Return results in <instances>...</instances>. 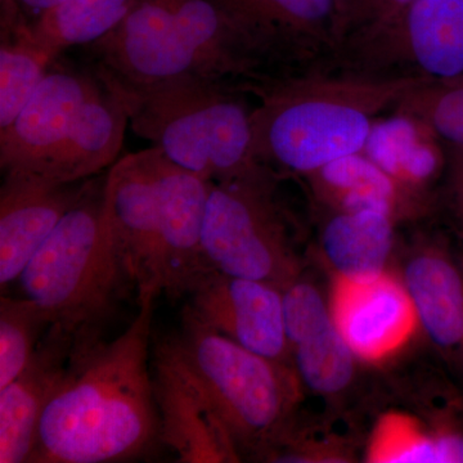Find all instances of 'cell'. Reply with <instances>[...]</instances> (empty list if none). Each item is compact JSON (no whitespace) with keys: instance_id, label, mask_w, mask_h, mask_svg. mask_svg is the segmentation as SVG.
I'll list each match as a JSON object with an SVG mask.
<instances>
[{"instance_id":"8992f818","label":"cell","mask_w":463,"mask_h":463,"mask_svg":"<svg viewBox=\"0 0 463 463\" xmlns=\"http://www.w3.org/2000/svg\"><path fill=\"white\" fill-rule=\"evenodd\" d=\"M207 269L282 289L306 270L294 222L277 197V172L210 181L203 219Z\"/></svg>"},{"instance_id":"44dd1931","label":"cell","mask_w":463,"mask_h":463,"mask_svg":"<svg viewBox=\"0 0 463 463\" xmlns=\"http://www.w3.org/2000/svg\"><path fill=\"white\" fill-rule=\"evenodd\" d=\"M397 223L385 210H327L318 250L334 279L371 281L389 272L397 251Z\"/></svg>"},{"instance_id":"f546056e","label":"cell","mask_w":463,"mask_h":463,"mask_svg":"<svg viewBox=\"0 0 463 463\" xmlns=\"http://www.w3.org/2000/svg\"><path fill=\"white\" fill-rule=\"evenodd\" d=\"M282 292L289 347L334 319L330 294H326L315 279L306 277V270L289 282Z\"/></svg>"},{"instance_id":"ac0fdd59","label":"cell","mask_w":463,"mask_h":463,"mask_svg":"<svg viewBox=\"0 0 463 463\" xmlns=\"http://www.w3.org/2000/svg\"><path fill=\"white\" fill-rule=\"evenodd\" d=\"M76 340L52 325L26 367L0 389V463L30 462L45 408L65 379Z\"/></svg>"},{"instance_id":"cb8c5ba5","label":"cell","mask_w":463,"mask_h":463,"mask_svg":"<svg viewBox=\"0 0 463 463\" xmlns=\"http://www.w3.org/2000/svg\"><path fill=\"white\" fill-rule=\"evenodd\" d=\"M291 364L303 390L328 402L346 397L364 364L334 319L291 345Z\"/></svg>"},{"instance_id":"52a82bcc","label":"cell","mask_w":463,"mask_h":463,"mask_svg":"<svg viewBox=\"0 0 463 463\" xmlns=\"http://www.w3.org/2000/svg\"><path fill=\"white\" fill-rule=\"evenodd\" d=\"M335 65L381 78L462 80L463 0H416L347 42Z\"/></svg>"},{"instance_id":"3957f363","label":"cell","mask_w":463,"mask_h":463,"mask_svg":"<svg viewBox=\"0 0 463 463\" xmlns=\"http://www.w3.org/2000/svg\"><path fill=\"white\" fill-rule=\"evenodd\" d=\"M97 75L123 99L133 132L175 165L206 181L240 178L265 166L255 151L254 108L242 87L206 78L130 87Z\"/></svg>"},{"instance_id":"d6a6232c","label":"cell","mask_w":463,"mask_h":463,"mask_svg":"<svg viewBox=\"0 0 463 463\" xmlns=\"http://www.w3.org/2000/svg\"><path fill=\"white\" fill-rule=\"evenodd\" d=\"M26 20L20 0H0V27H2V33L16 29L20 24Z\"/></svg>"},{"instance_id":"7a4b0ae2","label":"cell","mask_w":463,"mask_h":463,"mask_svg":"<svg viewBox=\"0 0 463 463\" xmlns=\"http://www.w3.org/2000/svg\"><path fill=\"white\" fill-rule=\"evenodd\" d=\"M419 78H381L341 71L306 72L251 88L255 151L274 172L309 176L364 152L379 116L397 108Z\"/></svg>"},{"instance_id":"5b68a950","label":"cell","mask_w":463,"mask_h":463,"mask_svg":"<svg viewBox=\"0 0 463 463\" xmlns=\"http://www.w3.org/2000/svg\"><path fill=\"white\" fill-rule=\"evenodd\" d=\"M166 343L215 404L241 461L264 462L298 412L304 390L294 367L239 345L187 312Z\"/></svg>"},{"instance_id":"4dcf8cb0","label":"cell","mask_w":463,"mask_h":463,"mask_svg":"<svg viewBox=\"0 0 463 463\" xmlns=\"http://www.w3.org/2000/svg\"><path fill=\"white\" fill-rule=\"evenodd\" d=\"M413 2L416 0H336L340 51L347 42L385 23Z\"/></svg>"},{"instance_id":"7c38bea8","label":"cell","mask_w":463,"mask_h":463,"mask_svg":"<svg viewBox=\"0 0 463 463\" xmlns=\"http://www.w3.org/2000/svg\"><path fill=\"white\" fill-rule=\"evenodd\" d=\"M188 295L184 312L203 326L259 355L292 365L281 288L209 270Z\"/></svg>"},{"instance_id":"e0dca14e","label":"cell","mask_w":463,"mask_h":463,"mask_svg":"<svg viewBox=\"0 0 463 463\" xmlns=\"http://www.w3.org/2000/svg\"><path fill=\"white\" fill-rule=\"evenodd\" d=\"M210 181L175 165L160 151L158 188L161 288L169 297L190 294L207 269L203 230Z\"/></svg>"},{"instance_id":"9c48e42d","label":"cell","mask_w":463,"mask_h":463,"mask_svg":"<svg viewBox=\"0 0 463 463\" xmlns=\"http://www.w3.org/2000/svg\"><path fill=\"white\" fill-rule=\"evenodd\" d=\"M90 47L99 58L97 71L130 87L212 79L176 25L169 0H137L127 17Z\"/></svg>"},{"instance_id":"83f0119b","label":"cell","mask_w":463,"mask_h":463,"mask_svg":"<svg viewBox=\"0 0 463 463\" xmlns=\"http://www.w3.org/2000/svg\"><path fill=\"white\" fill-rule=\"evenodd\" d=\"M421 124L447 149L463 151V79L426 81L392 109Z\"/></svg>"},{"instance_id":"277c9868","label":"cell","mask_w":463,"mask_h":463,"mask_svg":"<svg viewBox=\"0 0 463 463\" xmlns=\"http://www.w3.org/2000/svg\"><path fill=\"white\" fill-rule=\"evenodd\" d=\"M21 288L75 337L99 339L128 279L105 216V181H90L21 273ZM51 325V326H52Z\"/></svg>"},{"instance_id":"484cf974","label":"cell","mask_w":463,"mask_h":463,"mask_svg":"<svg viewBox=\"0 0 463 463\" xmlns=\"http://www.w3.org/2000/svg\"><path fill=\"white\" fill-rule=\"evenodd\" d=\"M137 0H66L32 21L33 35L54 58L105 38L127 17Z\"/></svg>"},{"instance_id":"1f68e13d","label":"cell","mask_w":463,"mask_h":463,"mask_svg":"<svg viewBox=\"0 0 463 463\" xmlns=\"http://www.w3.org/2000/svg\"><path fill=\"white\" fill-rule=\"evenodd\" d=\"M447 199L463 241V151L447 149Z\"/></svg>"},{"instance_id":"7402d4cb","label":"cell","mask_w":463,"mask_h":463,"mask_svg":"<svg viewBox=\"0 0 463 463\" xmlns=\"http://www.w3.org/2000/svg\"><path fill=\"white\" fill-rule=\"evenodd\" d=\"M394 114L388 121H377L364 154L422 207L447 158L441 156L440 143L421 124Z\"/></svg>"},{"instance_id":"4fadbf2b","label":"cell","mask_w":463,"mask_h":463,"mask_svg":"<svg viewBox=\"0 0 463 463\" xmlns=\"http://www.w3.org/2000/svg\"><path fill=\"white\" fill-rule=\"evenodd\" d=\"M152 374L160 440L179 461L241 462L215 404L166 340L156 347Z\"/></svg>"},{"instance_id":"9a60e30c","label":"cell","mask_w":463,"mask_h":463,"mask_svg":"<svg viewBox=\"0 0 463 463\" xmlns=\"http://www.w3.org/2000/svg\"><path fill=\"white\" fill-rule=\"evenodd\" d=\"M335 325L364 364L385 361L419 328L410 295L394 270L371 281L334 279Z\"/></svg>"},{"instance_id":"ffe728a7","label":"cell","mask_w":463,"mask_h":463,"mask_svg":"<svg viewBox=\"0 0 463 463\" xmlns=\"http://www.w3.org/2000/svg\"><path fill=\"white\" fill-rule=\"evenodd\" d=\"M99 79V87L79 112L65 141L35 176L56 183L83 182L114 165L129 115L123 99Z\"/></svg>"},{"instance_id":"603a6c76","label":"cell","mask_w":463,"mask_h":463,"mask_svg":"<svg viewBox=\"0 0 463 463\" xmlns=\"http://www.w3.org/2000/svg\"><path fill=\"white\" fill-rule=\"evenodd\" d=\"M307 179L326 210H385L399 221L417 205L364 152L335 161Z\"/></svg>"},{"instance_id":"2e32d148","label":"cell","mask_w":463,"mask_h":463,"mask_svg":"<svg viewBox=\"0 0 463 463\" xmlns=\"http://www.w3.org/2000/svg\"><path fill=\"white\" fill-rule=\"evenodd\" d=\"M90 179L56 183L5 174L0 190V286L18 281L30 259L83 196Z\"/></svg>"},{"instance_id":"5bb4252c","label":"cell","mask_w":463,"mask_h":463,"mask_svg":"<svg viewBox=\"0 0 463 463\" xmlns=\"http://www.w3.org/2000/svg\"><path fill=\"white\" fill-rule=\"evenodd\" d=\"M99 83L97 74L52 66L16 118L0 130L2 172L38 174L65 141Z\"/></svg>"},{"instance_id":"d4e9b609","label":"cell","mask_w":463,"mask_h":463,"mask_svg":"<svg viewBox=\"0 0 463 463\" xmlns=\"http://www.w3.org/2000/svg\"><path fill=\"white\" fill-rule=\"evenodd\" d=\"M370 462L463 463V429L439 428L405 416H386L365 448Z\"/></svg>"},{"instance_id":"6da1fadb","label":"cell","mask_w":463,"mask_h":463,"mask_svg":"<svg viewBox=\"0 0 463 463\" xmlns=\"http://www.w3.org/2000/svg\"><path fill=\"white\" fill-rule=\"evenodd\" d=\"M139 309L112 341L75 344L65 379L43 414L33 463L136 458L158 432L149 343L157 288L138 289Z\"/></svg>"},{"instance_id":"f1b7e54d","label":"cell","mask_w":463,"mask_h":463,"mask_svg":"<svg viewBox=\"0 0 463 463\" xmlns=\"http://www.w3.org/2000/svg\"><path fill=\"white\" fill-rule=\"evenodd\" d=\"M48 313L32 298H0V389L17 376L51 327Z\"/></svg>"},{"instance_id":"ba28073f","label":"cell","mask_w":463,"mask_h":463,"mask_svg":"<svg viewBox=\"0 0 463 463\" xmlns=\"http://www.w3.org/2000/svg\"><path fill=\"white\" fill-rule=\"evenodd\" d=\"M248 33L270 78L336 62V0H218Z\"/></svg>"},{"instance_id":"30bf717a","label":"cell","mask_w":463,"mask_h":463,"mask_svg":"<svg viewBox=\"0 0 463 463\" xmlns=\"http://www.w3.org/2000/svg\"><path fill=\"white\" fill-rule=\"evenodd\" d=\"M158 161L160 151L149 147L109 166L105 178V216L129 281L138 289L155 288L161 294L163 207Z\"/></svg>"},{"instance_id":"4316f807","label":"cell","mask_w":463,"mask_h":463,"mask_svg":"<svg viewBox=\"0 0 463 463\" xmlns=\"http://www.w3.org/2000/svg\"><path fill=\"white\" fill-rule=\"evenodd\" d=\"M56 61L33 35L30 21H24L12 32L2 33L0 130L16 118Z\"/></svg>"},{"instance_id":"8fae6325","label":"cell","mask_w":463,"mask_h":463,"mask_svg":"<svg viewBox=\"0 0 463 463\" xmlns=\"http://www.w3.org/2000/svg\"><path fill=\"white\" fill-rule=\"evenodd\" d=\"M429 345L463 377V254L439 234L414 237L398 272Z\"/></svg>"},{"instance_id":"836d02e7","label":"cell","mask_w":463,"mask_h":463,"mask_svg":"<svg viewBox=\"0 0 463 463\" xmlns=\"http://www.w3.org/2000/svg\"><path fill=\"white\" fill-rule=\"evenodd\" d=\"M65 2L66 0H20L24 14H25V9H27V11L33 12L35 18Z\"/></svg>"},{"instance_id":"d6986e66","label":"cell","mask_w":463,"mask_h":463,"mask_svg":"<svg viewBox=\"0 0 463 463\" xmlns=\"http://www.w3.org/2000/svg\"><path fill=\"white\" fill-rule=\"evenodd\" d=\"M176 25L215 80L255 85L272 80L248 33L218 0H169Z\"/></svg>"}]
</instances>
